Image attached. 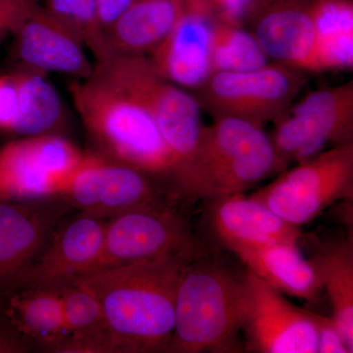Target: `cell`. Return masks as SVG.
<instances>
[{
  "label": "cell",
  "instance_id": "14",
  "mask_svg": "<svg viewBox=\"0 0 353 353\" xmlns=\"http://www.w3.org/2000/svg\"><path fill=\"white\" fill-rule=\"evenodd\" d=\"M176 4L175 24L150 59L165 80L196 92L212 74L211 38L217 19L205 0H176Z\"/></svg>",
  "mask_w": 353,
  "mask_h": 353
},
{
  "label": "cell",
  "instance_id": "3",
  "mask_svg": "<svg viewBox=\"0 0 353 353\" xmlns=\"http://www.w3.org/2000/svg\"><path fill=\"white\" fill-rule=\"evenodd\" d=\"M99 154L155 178L170 175L173 159L152 115L138 101L94 67L69 87Z\"/></svg>",
  "mask_w": 353,
  "mask_h": 353
},
{
  "label": "cell",
  "instance_id": "15",
  "mask_svg": "<svg viewBox=\"0 0 353 353\" xmlns=\"http://www.w3.org/2000/svg\"><path fill=\"white\" fill-rule=\"evenodd\" d=\"M245 27L273 62L321 73L307 0H259Z\"/></svg>",
  "mask_w": 353,
  "mask_h": 353
},
{
  "label": "cell",
  "instance_id": "7",
  "mask_svg": "<svg viewBox=\"0 0 353 353\" xmlns=\"http://www.w3.org/2000/svg\"><path fill=\"white\" fill-rule=\"evenodd\" d=\"M272 122L269 138L283 170L312 159L329 145L353 143V81L309 92Z\"/></svg>",
  "mask_w": 353,
  "mask_h": 353
},
{
  "label": "cell",
  "instance_id": "20",
  "mask_svg": "<svg viewBox=\"0 0 353 353\" xmlns=\"http://www.w3.org/2000/svg\"><path fill=\"white\" fill-rule=\"evenodd\" d=\"M176 18V0H132L102 32L108 55H150L170 32Z\"/></svg>",
  "mask_w": 353,
  "mask_h": 353
},
{
  "label": "cell",
  "instance_id": "24",
  "mask_svg": "<svg viewBox=\"0 0 353 353\" xmlns=\"http://www.w3.org/2000/svg\"><path fill=\"white\" fill-rule=\"evenodd\" d=\"M44 72L23 65L10 74L18 92L12 132L32 137L51 134L62 119V104Z\"/></svg>",
  "mask_w": 353,
  "mask_h": 353
},
{
  "label": "cell",
  "instance_id": "22",
  "mask_svg": "<svg viewBox=\"0 0 353 353\" xmlns=\"http://www.w3.org/2000/svg\"><path fill=\"white\" fill-rule=\"evenodd\" d=\"M321 72L353 67V0H307Z\"/></svg>",
  "mask_w": 353,
  "mask_h": 353
},
{
  "label": "cell",
  "instance_id": "2",
  "mask_svg": "<svg viewBox=\"0 0 353 353\" xmlns=\"http://www.w3.org/2000/svg\"><path fill=\"white\" fill-rule=\"evenodd\" d=\"M283 171L263 125L216 118L203 126L194 152L168 178L174 199L196 201L243 194Z\"/></svg>",
  "mask_w": 353,
  "mask_h": 353
},
{
  "label": "cell",
  "instance_id": "5",
  "mask_svg": "<svg viewBox=\"0 0 353 353\" xmlns=\"http://www.w3.org/2000/svg\"><path fill=\"white\" fill-rule=\"evenodd\" d=\"M94 67L152 115L170 150L171 175L194 152L204 126L196 97L162 78L146 55L109 54Z\"/></svg>",
  "mask_w": 353,
  "mask_h": 353
},
{
  "label": "cell",
  "instance_id": "6",
  "mask_svg": "<svg viewBox=\"0 0 353 353\" xmlns=\"http://www.w3.org/2000/svg\"><path fill=\"white\" fill-rule=\"evenodd\" d=\"M285 222L299 227L338 201L353 199V143L333 146L285 170L252 194Z\"/></svg>",
  "mask_w": 353,
  "mask_h": 353
},
{
  "label": "cell",
  "instance_id": "4",
  "mask_svg": "<svg viewBox=\"0 0 353 353\" xmlns=\"http://www.w3.org/2000/svg\"><path fill=\"white\" fill-rule=\"evenodd\" d=\"M202 254L185 264L176 288L167 352H233L248 306L245 276Z\"/></svg>",
  "mask_w": 353,
  "mask_h": 353
},
{
  "label": "cell",
  "instance_id": "1",
  "mask_svg": "<svg viewBox=\"0 0 353 353\" xmlns=\"http://www.w3.org/2000/svg\"><path fill=\"white\" fill-rule=\"evenodd\" d=\"M199 255L143 260L94 272L74 282L97 297L118 353L167 352L175 327L181 273Z\"/></svg>",
  "mask_w": 353,
  "mask_h": 353
},
{
  "label": "cell",
  "instance_id": "16",
  "mask_svg": "<svg viewBox=\"0 0 353 353\" xmlns=\"http://www.w3.org/2000/svg\"><path fill=\"white\" fill-rule=\"evenodd\" d=\"M70 209L59 196L0 201V287L38 254Z\"/></svg>",
  "mask_w": 353,
  "mask_h": 353
},
{
  "label": "cell",
  "instance_id": "8",
  "mask_svg": "<svg viewBox=\"0 0 353 353\" xmlns=\"http://www.w3.org/2000/svg\"><path fill=\"white\" fill-rule=\"evenodd\" d=\"M308 80L306 72L273 62L250 71L215 72L197 88L196 99L214 119L264 125L294 103Z\"/></svg>",
  "mask_w": 353,
  "mask_h": 353
},
{
  "label": "cell",
  "instance_id": "33",
  "mask_svg": "<svg viewBox=\"0 0 353 353\" xmlns=\"http://www.w3.org/2000/svg\"><path fill=\"white\" fill-rule=\"evenodd\" d=\"M132 0H97V22L102 32L124 12Z\"/></svg>",
  "mask_w": 353,
  "mask_h": 353
},
{
  "label": "cell",
  "instance_id": "29",
  "mask_svg": "<svg viewBox=\"0 0 353 353\" xmlns=\"http://www.w3.org/2000/svg\"><path fill=\"white\" fill-rule=\"evenodd\" d=\"M18 109V92L10 74L0 76V130L11 132Z\"/></svg>",
  "mask_w": 353,
  "mask_h": 353
},
{
  "label": "cell",
  "instance_id": "25",
  "mask_svg": "<svg viewBox=\"0 0 353 353\" xmlns=\"http://www.w3.org/2000/svg\"><path fill=\"white\" fill-rule=\"evenodd\" d=\"M211 68L215 72H245L261 68L269 58L245 26L216 21L211 38Z\"/></svg>",
  "mask_w": 353,
  "mask_h": 353
},
{
  "label": "cell",
  "instance_id": "17",
  "mask_svg": "<svg viewBox=\"0 0 353 353\" xmlns=\"http://www.w3.org/2000/svg\"><path fill=\"white\" fill-rule=\"evenodd\" d=\"M14 53L22 65L85 80L94 66L83 50L80 34L41 4L14 34Z\"/></svg>",
  "mask_w": 353,
  "mask_h": 353
},
{
  "label": "cell",
  "instance_id": "30",
  "mask_svg": "<svg viewBox=\"0 0 353 353\" xmlns=\"http://www.w3.org/2000/svg\"><path fill=\"white\" fill-rule=\"evenodd\" d=\"M318 353H350L347 343L333 319L318 317Z\"/></svg>",
  "mask_w": 353,
  "mask_h": 353
},
{
  "label": "cell",
  "instance_id": "28",
  "mask_svg": "<svg viewBox=\"0 0 353 353\" xmlns=\"http://www.w3.org/2000/svg\"><path fill=\"white\" fill-rule=\"evenodd\" d=\"M216 19L228 24L245 26L259 0H205Z\"/></svg>",
  "mask_w": 353,
  "mask_h": 353
},
{
  "label": "cell",
  "instance_id": "9",
  "mask_svg": "<svg viewBox=\"0 0 353 353\" xmlns=\"http://www.w3.org/2000/svg\"><path fill=\"white\" fill-rule=\"evenodd\" d=\"M157 179L99 153H88L58 196L81 213L111 219L129 211L175 201Z\"/></svg>",
  "mask_w": 353,
  "mask_h": 353
},
{
  "label": "cell",
  "instance_id": "27",
  "mask_svg": "<svg viewBox=\"0 0 353 353\" xmlns=\"http://www.w3.org/2000/svg\"><path fill=\"white\" fill-rule=\"evenodd\" d=\"M41 0H0V41L15 34Z\"/></svg>",
  "mask_w": 353,
  "mask_h": 353
},
{
  "label": "cell",
  "instance_id": "21",
  "mask_svg": "<svg viewBox=\"0 0 353 353\" xmlns=\"http://www.w3.org/2000/svg\"><path fill=\"white\" fill-rule=\"evenodd\" d=\"M0 315L46 352L68 334L57 290H0Z\"/></svg>",
  "mask_w": 353,
  "mask_h": 353
},
{
  "label": "cell",
  "instance_id": "31",
  "mask_svg": "<svg viewBox=\"0 0 353 353\" xmlns=\"http://www.w3.org/2000/svg\"><path fill=\"white\" fill-rule=\"evenodd\" d=\"M32 350L34 343L0 315V353H25Z\"/></svg>",
  "mask_w": 353,
  "mask_h": 353
},
{
  "label": "cell",
  "instance_id": "10",
  "mask_svg": "<svg viewBox=\"0 0 353 353\" xmlns=\"http://www.w3.org/2000/svg\"><path fill=\"white\" fill-rule=\"evenodd\" d=\"M181 253L204 252L183 216L167 202L109 219L101 255L90 273Z\"/></svg>",
  "mask_w": 353,
  "mask_h": 353
},
{
  "label": "cell",
  "instance_id": "26",
  "mask_svg": "<svg viewBox=\"0 0 353 353\" xmlns=\"http://www.w3.org/2000/svg\"><path fill=\"white\" fill-rule=\"evenodd\" d=\"M68 334L104 326L101 304L90 290L72 282L57 290Z\"/></svg>",
  "mask_w": 353,
  "mask_h": 353
},
{
  "label": "cell",
  "instance_id": "18",
  "mask_svg": "<svg viewBox=\"0 0 353 353\" xmlns=\"http://www.w3.org/2000/svg\"><path fill=\"white\" fill-rule=\"evenodd\" d=\"M208 201L209 226L227 250L243 245L297 243L301 238L299 228L250 196L236 194Z\"/></svg>",
  "mask_w": 353,
  "mask_h": 353
},
{
  "label": "cell",
  "instance_id": "13",
  "mask_svg": "<svg viewBox=\"0 0 353 353\" xmlns=\"http://www.w3.org/2000/svg\"><path fill=\"white\" fill-rule=\"evenodd\" d=\"M248 306L243 329L248 345L261 353H316L319 314L297 307L280 292L253 275L245 274Z\"/></svg>",
  "mask_w": 353,
  "mask_h": 353
},
{
  "label": "cell",
  "instance_id": "11",
  "mask_svg": "<svg viewBox=\"0 0 353 353\" xmlns=\"http://www.w3.org/2000/svg\"><path fill=\"white\" fill-rule=\"evenodd\" d=\"M83 155L68 139L54 134L10 141L0 148V201L58 196Z\"/></svg>",
  "mask_w": 353,
  "mask_h": 353
},
{
  "label": "cell",
  "instance_id": "12",
  "mask_svg": "<svg viewBox=\"0 0 353 353\" xmlns=\"http://www.w3.org/2000/svg\"><path fill=\"white\" fill-rule=\"evenodd\" d=\"M105 223L85 213L62 220L38 254L0 290H57L88 275L101 255Z\"/></svg>",
  "mask_w": 353,
  "mask_h": 353
},
{
  "label": "cell",
  "instance_id": "19",
  "mask_svg": "<svg viewBox=\"0 0 353 353\" xmlns=\"http://www.w3.org/2000/svg\"><path fill=\"white\" fill-rule=\"evenodd\" d=\"M248 271L281 294L308 301H317L321 281L310 261L299 252L297 243L243 245L230 248Z\"/></svg>",
  "mask_w": 353,
  "mask_h": 353
},
{
  "label": "cell",
  "instance_id": "23",
  "mask_svg": "<svg viewBox=\"0 0 353 353\" xmlns=\"http://www.w3.org/2000/svg\"><path fill=\"white\" fill-rule=\"evenodd\" d=\"M326 290L332 319L353 352V245L352 239L324 246L309 260Z\"/></svg>",
  "mask_w": 353,
  "mask_h": 353
},
{
  "label": "cell",
  "instance_id": "32",
  "mask_svg": "<svg viewBox=\"0 0 353 353\" xmlns=\"http://www.w3.org/2000/svg\"><path fill=\"white\" fill-rule=\"evenodd\" d=\"M43 7L57 19L78 32L82 38L78 24V0H46Z\"/></svg>",
  "mask_w": 353,
  "mask_h": 353
}]
</instances>
